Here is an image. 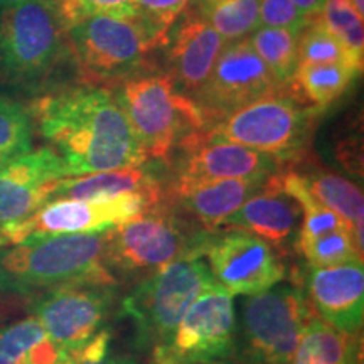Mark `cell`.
<instances>
[{"mask_svg": "<svg viewBox=\"0 0 364 364\" xmlns=\"http://www.w3.org/2000/svg\"><path fill=\"white\" fill-rule=\"evenodd\" d=\"M213 282L203 258H184L140 280L122 302V316L134 324L139 348L152 356L166 348L191 304Z\"/></svg>", "mask_w": 364, "mask_h": 364, "instance_id": "cell-4", "label": "cell"}, {"mask_svg": "<svg viewBox=\"0 0 364 364\" xmlns=\"http://www.w3.org/2000/svg\"><path fill=\"white\" fill-rule=\"evenodd\" d=\"M103 233L65 235L16 245L0 252V260L22 294L65 285H117L105 263Z\"/></svg>", "mask_w": 364, "mask_h": 364, "instance_id": "cell-3", "label": "cell"}, {"mask_svg": "<svg viewBox=\"0 0 364 364\" xmlns=\"http://www.w3.org/2000/svg\"><path fill=\"white\" fill-rule=\"evenodd\" d=\"M307 189L322 206L329 208L343 218L353 228L358 248L364 250L363 223H364V198L363 191L346 177L329 171H314L302 176Z\"/></svg>", "mask_w": 364, "mask_h": 364, "instance_id": "cell-23", "label": "cell"}, {"mask_svg": "<svg viewBox=\"0 0 364 364\" xmlns=\"http://www.w3.org/2000/svg\"><path fill=\"white\" fill-rule=\"evenodd\" d=\"M290 364H361V338L334 329L312 312Z\"/></svg>", "mask_w": 364, "mask_h": 364, "instance_id": "cell-21", "label": "cell"}, {"mask_svg": "<svg viewBox=\"0 0 364 364\" xmlns=\"http://www.w3.org/2000/svg\"><path fill=\"white\" fill-rule=\"evenodd\" d=\"M312 122V110L289 95L272 91L225 113L204 135L290 162L306 154Z\"/></svg>", "mask_w": 364, "mask_h": 364, "instance_id": "cell-7", "label": "cell"}, {"mask_svg": "<svg viewBox=\"0 0 364 364\" xmlns=\"http://www.w3.org/2000/svg\"><path fill=\"white\" fill-rule=\"evenodd\" d=\"M169 44L172 81L191 95H199L206 86L225 41L196 12L186 14L176 26Z\"/></svg>", "mask_w": 364, "mask_h": 364, "instance_id": "cell-20", "label": "cell"}, {"mask_svg": "<svg viewBox=\"0 0 364 364\" xmlns=\"http://www.w3.org/2000/svg\"><path fill=\"white\" fill-rule=\"evenodd\" d=\"M213 280L231 295H258L285 280L280 255L265 240L241 230L209 233L203 247Z\"/></svg>", "mask_w": 364, "mask_h": 364, "instance_id": "cell-12", "label": "cell"}, {"mask_svg": "<svg viewBox=\"0 0 364 364\" xmlns=\"http://www.w3.org/2000/svg\"><path fill=\"white\" fill-rule=\"evenodd\" d=\"M193 364H223L220 361H211V363H193Z\"/></svg>", "mask_w": 364, "mask_h": 364, "instance_id": "cell-40", "label": "cell"}, {"mask_svg": "<svg viewBox=\"0 0 364 364\" xmlns=\"http://www.w3.org/2000/svg\"><path fill=\"white\" fill-rule=\"evenodd\" d=\"M122 193H162V188L150 171H145L142 167H129V169L66 177L59 182L53 198L95 199Z\"/></svg>", "mask_w": 364, "mask_h": 364, "instance_id": "cell-22", "label": "cell"}, {"mask_svg": "<svg viewBox=\"0 0 364 364\" xmlns=\"http://www.w3.org/2000/svg\"><path fill=\"white\" fill-rule=\"evenodd\" d=\"M66 177L65 162L51 147L31 150L0 167V228L33 215Z\"/></svg>", "mask_w": 364, "mask_h": 364, "instance_id": "cell-15", "label": "cell"}, {"mask_svg": "<svg viewBox=\"0 0 364 364\" xmlns=\"http://www.w3.org/2000/svg\"><path fill=\"white\" fill-rule=\"evenodd\" d=\"M22 2H26V0H0V11H2V9L19 6Z\"/></svg>", "mask_w": 364, "mask_h": 364, "instance_id": "cell-38", "label": "cell"}, {"mask_svg": "<svg viewBox=\"0 0 364 364\" xmlns=\"http://www.w3.org/2000/svg\"><path fill=\"white\" fill-rule=\"evenodd\" d=\"M307 302L334 329L359 334L364 318L363 262L312 268L307 279Z\"/></svg>", "mask_w": 364, "mask_h": 364, "instance_id": "cell-18", "label": "cell"}, {"mask_svg": "<svg viewBox=\"0 0 364 364\" xmlns=\"http://www.w3.org/2000/svg\"><path fill=\"white\" fill-rule=\"evenodd\" d=\"M260 12V24L267 27H282L302 33L309 24L304 14L295 7L292 0H257Z\"/></svg>", "mask_w": 364, "mask_h": 364, "instance_id": "cell-34", "label": "cell"}, {"mask_svg": "<svg viewBox=\"0 0 364 364\" xmlns=\"http://www.w3.org/2000/svg\"><path fill=\"white\" fill-rule=\"evenodd\" d=\"M164 201L162 193H122L95 199L53 198L24 220L0 228V250L65 235L103 233Z\"/></svg>", "mask_w": 364, "mask_h": 364, "instance_id": "cell-6", "label": "cell"}, {"mask_svg": "<svg viewBox=\"0 0 364 364\" xmlns=\"http://www.w3.org/2000/svg\"><path fill=\"white\" fill-rule=\"evenodd\" d=\"M255 53L265 63L277 85L282 86L292 81L299 65V33L282 27H258L248 36Z\"/></svg>", "mask_w": 364, "mask_h": 364, "instance_id": "cell-25", "label": "cell"}, {"mask_svg": "<svg viewBox=\"0 0 364 364\" xmlns=\"http://www.w3.org/2000/svg\"><path fill=\"white\" fill-rule=\"evenodd\" d=\"M105 236V263L112 275L140 282L174 262L201 258L209 233L162 201L135 220L107 230Z\"/></svg>", "mask_w": 364, "mask_h": 364, "instance_id": "cell-2", "label": "cell"}, {"mask_svg": "<svg viewBox=\"0 0 364 364\" xmlns=\"http://www.w3.org/2000/svg\"><path fill=\"white\" fill-rule=\"evenodd\" d=\"M53 2L66 29L86 17L97 16V14H110V16L122 17L136 16L134 0H53Z\"/></svg>", "mask_w": 364, "mask_h": 364, "instance_id": "cell-32", "label": "cell"}, {"mask_svg": "<svg viewBox=\"0 0 364 364\" xmlns=\"http://www.w3.org/2000/svg\"><path fill=\"white\" fill-rule=\"evenodd\" d=\"M235 336L233 295L213 282L186 311L171 343L154 354V364H193L226 359L233 354Z\"/></svg>", "mask_w": 364, "mask_h": 364, "instance_id": "cell-9", "label": "cell"}, {"mask_svg": "<svg viewBox=\"0 0 364 364\" xmlns=\"http://www.w3.org/2000/svg\"><path fill=\"white\" fill-rule=\"evenodd\" d=\"M314 309L300 289L275 285L247 297L236 327L235 349L238 364H290Z\"/></svg>", "mask_w": 364, "mask_h": 364, "instance_id": "cell-8", "label": "cell"}, {"mask_svg": "<svg viewBox=\"0 0 364 364\" xmlns=\"http://www.w3.org/2000/svg\"><path fill=\"white\" fill-rule=\"evenodd\" d=\"M349 2H351V6L356 9L358 14L364 16V0H349Z\"/></svg>", "mask_w": 364, "mask_h": 364, "instance_id": "cell-39", "label": "cell"}, {"mask_svg": "<svg viewBox=\"0 0 364 364\" xmlns=\"http://www.w3.org/2000/svg\"><path fill=\"white\" fill-rule=\"evenodd\" d=\"M136 16L159 44L169 39V29L184 11L189 0H134Z\"/></svg>", "mask_w": 364, "mask_h": 364, "instance_id": "cell-33", "label": "cell"}, {"mask_svg": "<svg viewBox=\"0 0 364 364\" xmlns=\"http://www.w3.org/2000/svg\"><path fill=\"white\" fill-rule=\"evenodd\" d=\"M359 75L348 65L339 63H318V65H297L294 73L295 83L316 107L326 108L341 98Z\"/></svg>", "mask_w": 364, "mask_h": 364, "instance_id": "cell-26", "label": "cell"}, {"mask_svg": "<svg viewBox=\"0 0 364 364\" xmlns=\"http://www.w3.org/2000/svg\"><path fill=\"white\" fill-rule=\"evenodd\" d=\"M113 289L107 285H65L44 290L31 302L46 334L68 356L103 329L113 302Z\"/></svg>", "mask_w": 364, "mask_h": 364, "instance_id": "cell-13", "label": "cell"}, {"mask_svg": "<svg viewBox=\"0 0 364 364\" xmlns=\"http://www.w3.org/2000/svg\"><path fill=\"white\" fill-rule=\"evenodd\" d=\"M33 136L31 112L14 98L0 95V167L29 154Z\"/></svg>", "mask_w": 364, "mask_h": 364, "instance_id": "cell-28", "label": "cell"}, {"mask_svg": "<svg viewBox=\"0 0 364 364\" xmlns=\"http://www.w3.org/2000/svg\"><path fill=\"white\" fill-rule=\"evenodd\" d=\"M2 252V250H0ZM11 294H17V295H26L22 294L17 285L14 284V280L11 279V275L6 272V268L2 265V260H0V297H6V295Z\"/></svg>", "mask_w": 364, "mask_h": 364, "instance_id": "cell-36", "label": "cell"}, {"mask_svg": "<svg viewBox=\"0 0 364 364\" xmlns=\"http://www.w3.org/2000/svg\"><path fill=\"white\" fill-rule=\"evenodd\" d=\"M317 21L341 41L354 63L363 68L364 27L363 16L358 14L349 0H326Z\"/></svg>", "mask_w": 364, "mask_h": 364, "instance_id": "cell-29", "label": "cell"}, {"mask_svg": "<svg viewBox=\"0 0 364 364\" xmlns=\"http://www.w3.org/2000/svg\"><path fill=\"white\" fill-rule=\"evenodd\" d=\"M61 17L53 0H26L0 12V66L9 75L33 78L58 58Z\"/></svg>", "mask_w": 364, "mask_h": 364, "instance_id": "cell-11", "label": "cell"}, {"mask_svg": "<svg viewBox=\"0 0 364 364\" xmlns=\"http://www.w3.org/2000/svg\"><path fill=\"white\" fill-rule=\"evenodd\" d=\"M302 211L292 196L282 189L279 172L268 176L260 189L238 211L223 223L220 230H241L265 240L277 252L295 247Z\"/></svg>", "mask_w": 364, "mask_h": 364, "instance_id": "cell-17", "label": "cell"}, {"mask_svg": "<svg viewBox=\"0 0 364 364\" xmlns=\"http://www.w3.org/2000/svg\"><path fill=\"white\" fill-rule=\"evenodd\" d=\"M292 2L295 4V7L304 14V17L311 22V21H316L318 14L322 12V7H324L326 0H292Z\"/></svg>", "mask_w": 364, "mask_h": 364, "instance_id": "cell-35", "label": "cell"}, {"mask_svg": "<svg viewBox=\"0 0 364 364\" xmlns=\"http://www.w3.org/2000/svg\"><path fill=\"white\" fill-rule=\"evenodd\" d=\"M31 117L63 159L68 177L129 169L147 162L117 91L75 88L49 95L36 103Z\"/></svg>", "mask_w": 364, "mask_h": 364, "instance_id": "cell-1", "label": "cell"}, {"mask_svg": "<svg viewBox=\"0 0 364 364\" xmlns=\"http://www.w3.org/2000/svg\"><path fill=\"white\" fill-rule=\"evenodd\" d=\"M295 250L311 268L363 262V252L358 248L354 233L349 226L321 235L317 238H297Z\"/></svg>", "mask_w": 364, "mask_h": 364, "instance_id": "cell-27", "label": "cell"}, {"mask_svg": "<svg viewBox=\"0 0 364 364\" xmlns=\"http://www.w3.org/2000/svg\"><path fill=\"white\" fill-rule=\"evenodd\" d=\"M48 338L39 318L26 316L0 327V364H26L41 341Z\"/></svg>", "mask_w": 364, "mask_h": 364, "instance_id": "cell-31", "label": "cell"}, {"mask_svg": "<svg viewBox=\"0 0 364 364\" xmlns=\"http://www.w3.org/2000/svg\"><path fill=\"white\" fill-rule=\"evenodd\" d=\"M196 14L226 43L247 39L260 27L257 0H198Z\"/></svg>", "mask_w": 364, "mask_h": 364, "instance_id": "cell-24", "label": "cell"}, {"mask_svg": "<svg viewBox=\"0 0 364 364\" xmlns=\"http://www.w3.org/2000/svg\"><path fill=\"white\" fill-rule=\"evenodd\" d=\"M299 65L307 63V65H318V63H339V65H348L358 73L363 71L359 68L348 49L341 44V41L331 34L324 26L317 19L311 21L304 27L302 33L299 34Z\"/></svg>", "mask_w": 364, "mask_h": 364, "instance_id": "cell-30", "label": "cell"}, {"mask_svg": "<svg viewBox=\"0 0 364 364\" xmlns=\"http://www.w3.org/2000/svg\"><path fill=\"white\" fill-rule=\"evenodd\" d=\"M279 88L265 63L255 53L248 38L228 43L221 49L208 83L199 93L203 105L216 117L241 105L265 97ZM203 108V113H204Z\"/></svg>", "mask_w": 364, "mask_h": 364, "instance_id": "cell-14", "label": "cell"}, {"mask_svg": "<svg viewBox=\"0 0 364 364\" xmlns=\"http://www.w3.org/2000/svg\"><path fill=\"white\" fill-rule=\"evenodd\" d=\"M176 179H245L279 172V161L267 154L194 132L179 144Z\"/></svg>", "mask_w": 364, "mask_h": 364, "instance_id": "cell-16", "label": "cell"}, {"mask_svg": "<svg viewBox=\"0 0 364 364\" xmlns=\"http://www.w3.org/2000/svg\"><path fill=\"white\" fill-rule=\"evenodd\" d=\"M81 364H139L134 359L130 358H125V356H112V358H103L102 361H97V363H81Z\"/></svg>", "mask_w": 364, "mask_h": 364, "instance_id": "cell-37", "label": "cell"}, {"mask_svg": "<svg viewBox=\"0 0 364 364\" xmlns=\"http://www.w3.org/2000/svg\"><path fill=\"white\" fill-rule=\"evenodd\" d=\"M117 93L147 159L167 161L182 140L206 122L201 108L182 95L169 76H135Z\"/></svg>", "mask_w": 364, "mask_h": 364, "instance_id": "cell-5", "label": "cell"}, {"mask_svg": "<svg viewBox=\"0 0 364 364\" xmlns=\"http://www.w3.org/2000/svg\"><path fill=\"white\" fill-rule=\"evenodd\" d=\"M265 179H176L171 204L181 206L208 233H215L262 188Z\"/></svg>", "mask_w": 364, "mask_h": 364, "instance_id": "cell-19", "label": "cell"}, {"mask_svg": "<svg viewBox=\"0 0 364 364\" xmlns=\"http://www.w3.org/2000/svg\"><path fill=\"white\" fill-rule=\"evenodd\" d=\"M80 65L100 78L125 76L159 43L139 17L97 14L68 27Z\"/></svg>", "mask_w": 364, "mask_h": 364, "instance_id": "cell-10", "label": "cell"}]
</instances>
